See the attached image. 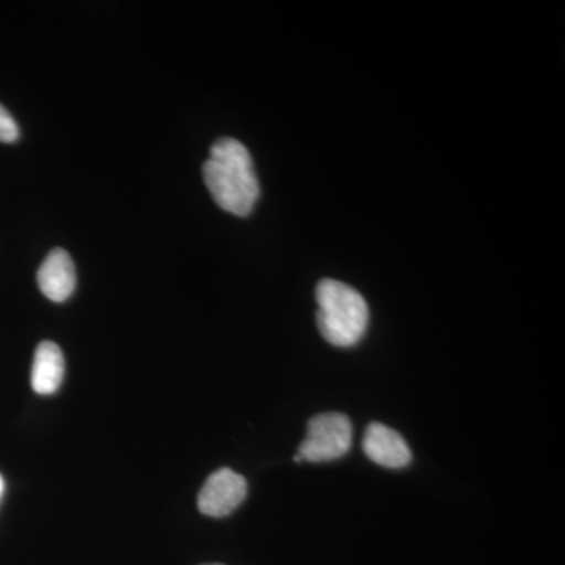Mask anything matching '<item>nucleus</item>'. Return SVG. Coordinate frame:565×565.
<instances>
[{
	"mask_svg": "<svg viewBox=\"0 0 565 565\" xmlns=\"http://www.w3.org/2000/svg\"><path fill=\"white\" fill-rule=\"evenodd\" d=\"M36 280L40 291L52 302L62 303L68 300L76 289V267L70 253L63 248H54L41 264Z\"/></svg>",
	"mask_w": 565,
	"mask_h": 565,
	"instance_id": "obj_6",
	"label": "nucleus"
},
{
	"mask_svg": "<svg viewBox=\"0 0 565 565\" xmlns=\"http://www.w3.org/2000/svg\"><path fill=\"white\" fill-rule=\"evenodd\" d=\"M206 565H222V564H206Z\"/></svg>",
	"mask_w": 565,
	"mask_h": 565,
	"instance_id": "obj_10",
	"label": "nucleus"
},
{
	"mask_svg": "<svg viewBox=\"0 0 565 565\" xmlns=\"http://www.w3.org/2000/svg\"><path fill=\"white\" fill-rule=\"evenodd\" d=\"M3 492H6V481H3L2 475H0V498H2Z\"/></svg>",
	"mask_w": 565,
	"mask_h": 565,
	"instance_id": "obj_9",
	"label": "nucleus"
},
{
	"mask_svg": "<svg viewBox=\"0 0 565 565\" xmlns=\"http://www.w3.org/2000/svg\"><path fill=\"white\" fill-rule=\"evenodd\" d=\"M203 177L214 202L230 214L245 217L258 202L259 182L252 156L239 140L225 137L215 141Z\"/></svg>",
	"mask_w": 565,
	"mask_h": 565,
	"instance_id": "obj_1",
	"label": "nucleus"
},
{
	"mask_svg": "<svg viewBox=\"0 0 565 565\" xmlns=\"http://www.w3.org/2000/svg\"><path fill=\"white\" fill-rule=\"evenodd\" d=\"M20 139V128L11 117L10 111L0 104V141L2 143H14Z\"/></svg>",
	"mask_w": 565,
	"mask_h": 565,
	"instance_id": "obj_8",
	"label": "nucleus"
},
{
	"mask_svg": "<svg viewBox=\"0 0 565 565\" xmlns=\"http://www.w3.org/2000/svg\"><path fill=\"white\" fill-rule=\"evenodd\" d=\"M352 446V423L348 416L329 412L308 422L307 437L299 446L296 462H333L348 455Z\"/></svg>",
	"mask_w": 565,
	"mask_h": 565,
	"instance_id": "obj_3",
	"label": "nucleus"
},
{
	"mask_svg": "<svg viewBox=\"0 0 565 565\" xmlns=\"http://www.w3.org/2000/svg\"><path fill=\"white\" fill-rule=\"evenodd\" d=\"M248 487L244 476L221 468L206 479L199 494V509L202 514L221 519L236 511L247 498Z\"/></svg>",
	"mask_w": 565,
	"mask_h": 565,
	"instance_id": "obj_4",
	"label": "nucleus"
},
{
	"mask_svg": "<svg viewBox=\"0 0 565 565\" xmlns=\"http://www.w3.org/2000/svg\"><path fill=\"white\" fill-rule=\"evenodd\" d=\"M363 449L367 459L392 470H399L412 462V451L403 435L382 423L367 426Z\"/></svg>",
	"mask_w": 565,
	"mask_h": 565,
	"instance_id": "obj_5",
	"label": "nucleus"
},
{
	"mask_svg": "<svg viewBox=\"0 0 565 565\" xmlns=\"http://www.w3.org/2000/svg\"><path fill=\"white\" fill-rule=\"evenodd\" d=\"M65 359L57 344L44 341L36 348L32 366V388L41 396H51L61 388Z\"/></svg>",
	"mask_w": 565,
	"mask_h": 565,
	"instance_id": "obj_7",
	"label": "nucleus"
},
{
	"mask_svg": "<svg viewBox=\"0 0 565 565\" xmlns=\"http://www.w3.org/2000/svg\"><path fill=\"white\" fill-rule=\"evenodd\" d=\"M318 327L323 340L337 348L359 344L370 323V308L362 294L337 280H322L316 288Z\"/></svg>",
	"mask_w": 565,
	"mask_h": 565,
	"instance_id": "obj_2",
	"label": "nucleus"
}]
</instances>
